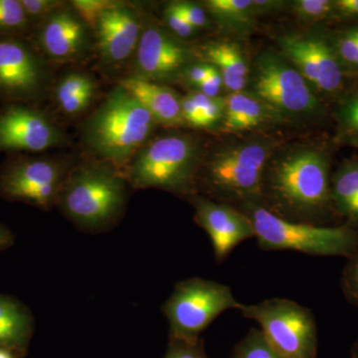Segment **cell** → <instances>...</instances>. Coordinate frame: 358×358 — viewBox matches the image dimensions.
Returning <instances> with one entry per match:
<instances>
[{"mask_svg":"<svg viewBox=\"0 0 358 358\" xmlns=\"http://www.w3.org/2000/svg\"><path fill=\"white\" fill-rule=\"evenodd\" d=\"M334 145L322 141L278 148L264 173L261 206L286 220L313 225L336 216L331 201Z\"/></svg>","mask_w":358,"mask_h":358,"instance_id":"obj_1","label":"cell"},{"mask_svg":"<svg viewBox=\"0 0 358 358\" xmlns=\"http://www.w3.org/2000/svg\"><path fill=\"white\" fill-rule=\"evenodd\" d=\"M282 145L275 136L254 133L217 145L202 159L197 192L202 189L208 199L235 207L261 205L266 166Z\"/></svg>","mask_w":358,"mask_h":358,"instance_id":"obj_2","label":"cell"},{"mask_svg":"<svg viewBox=\"0 0 358 358\" xmlns=\"http://www.w3.org/2000/svg\"><path fill=\"white\" fill-rule=\"evenodd\" d=\"M157 126L148 110L119 86L87 122L85 140L103 159L122 164L147 145Z\"/></svg>","mask_w":358,"mask_h":358,"instance_id":"obj_3","label":"cell"},{"mask_svg":"<svg viewBox=\"0 0 358 358\" xmlns=\"http://www.w3.org/2000/svg\"><path fill=\"white\" fill-rule=\"evenodd\" d=\"M203 152L199 138L171 134L148 141L129 167L136 188H157L178 195L197 194V179Z\"/></svg>","mask_w":358,"mask_h":358,"instance_id":"obj_4","label":"cell"},{"mask_svg":"<svg viewBox=\"0 0 358 358\" xmlns=\"http://www.w3.org/2000/svg\"><path fill=\"white\" fill-rule=\"evenodd\" d=\"M237 208L251 221L257 242L263 251L289 250L308 255L348 259L358 249V230L346 223L322 226L294 222L251 202Z\"/></svg>","mask_w":358,"mask_h":358,"instance_id":"obj_5","label":"cell"},{"mask_svg":"<svg viewBox=\"0 0 358 358\" xmlns=\"http://www.w3.org/2000/svg\"><path fill=\"white\" fill-rule=\"evenodd\" d=\"M249 87L287 124L320 122L329 115L305 78L279 52L265 50L257 56L251 65Z\"/></svg>","mask_w":358,"mask_h":358,"instance_id":"obj_6","label":"cell"},{"mask_svg":"<svg viewBox=\"0 0 358 358\" xmlns=\"http://www.w3.org/2000/svg\"><path fill=\"white\" fill-rule=\"evenodd\" d=\"M58 201L80 227L102 229L122 211L126 185L109 167H82L66 179Z\"/></svg>","mask_w":358,"mask_h":358,"instance_id":"obj_7","label":"cell"},{"mask_svg":"<svg viewBox=\"0 0 358 358\" xmlns=\"http://www.w3.org/2000/svg\"><path fill=\"white\" fill-rule=\"evenodd\" d=\"M241 306L230 287L212 280L192 278L178 282L162 312L169 324V339L196 343L221 313Z\"/></svg>","mask_w":358,"mask_h":358,"instance_id":"obj_8","label":"cell"},{"mask_svg":"<svg viewBox=\"0 0 358 358\" xmlns=\"http://www.w3.org/2000/svg\"><path fill=\"white\" fill-rule=\"evenodd\" d=\"M244 317L255 320L264 338L285 358H317V327L310 308L289 299L241 303Z\"/></svg>","mask_w":358,"mask_h":358,"instance_id":"obj_9","label":"cell"},{"mask_svg":"<svg viewBox=\"0 0 358 358\" xmlns=\"http://www.w3.org/2000/svg\"><path fill=\"white\" fill-rule=\"evenodd\" d=\"M282 57L305 78L319 98L334 103L350 85L336 57L329 32L287 33L277 37Z\"/></svg>","mask_w":358,"mask_h":358,"instance_id":"obj_10","label":"cell"},{"mask_svg":"<svg viewBox=\"0 0 358 358\" xmlns=\"http://www.w3.org/2000/svg\"><path fill=\"white\" fill-rule=\"evenodd\" d=\"M136 51V77L157 84L178 79L195 62V52L189 46L157 25L143 30Z\"/></svg>","mask_w":358,"mask_h":358,"instance_id":"obj_11","label":"cell"},{"mask_svg":"<svg viewBox=\"0 0 358 358\" xmlns=\"http://www.w3.org/2000/svg\"><path fill=\"white\" fill-rule=\"evenodd\" d=\"M66 179L64 167L55 160L29 159L8 169L0 187L6 196L48 208L57 201Z\"/></svg>","mask_w":358,"mask_h":358,"instance_id":"obj_12","label":"cell"},{"mask_svg":"<svg viewBox=\"0 0 358 358\" xmlns=\"http://www.w3.org/2000/svg\"><path fill=\"white\" fill-rule=\"evenodd\" d=\"M195 221L210 237L214 257L222 263L245 240L255 237V231L246 215L232 205L221 203L196 194L190 197Z\"/></svg>","mask_w":358,"mask_h":358,"instance_id":"obj_13","label":"cell"},{"mask_svg":"<svg viewBox=\"0 0 358 358\" xmlns=\"http://www.w3.org/2000/svg\"><path fill=\"white\" fill-rule=\"evenodd\" d=\"M63 141L60 129L37 110L13 106L0 113V150L41 152Z\"/></svg>","mask_w":358,"mask_h":358,"instance_id":"obj_14","label":"cell"},{"mask_svg":"<svg viewBox=\"0 0 358 358\" xmlns=\"http://www.w3.org/2000/svg\"><path fill=\"white\" fill-rule=\"evenodd\" d=\"M96 30L99 51L110 64H119L131 57L143 32L133 9L117 2L103 13Z\"/></svg>","mask_w":358,"mask_h":358,"instance_id":"obj_15","label":"cell"},{"mask_svg":"<svg viewBox=\"0 0 358 358\" xmlns=\"http://www.w3.org/2000/svg\"><path fill=\"white\" fill-rule=\"evenodd\" d=\"M225 112L218 131L225 134L259 133L287 124L267 103L249 90L226 94Z\"/></svg>","mask_w":358,"mask_h":358,"instance_id":"obj_16","label":"cell"},{"mask_svg":"<svg viewBox=\"0 0 358 358\" xmlns=\"http://www.w3.org/2000/svg\"><path fill=\"white\" fill-rule=\"evenodd\" d=\"M42 69L25 45L14 40L0 41V90L11 95H28L39 88Z\"/></svg>","mask_w":358,"mask_h":358,"instance_id":"obj_17","label":"cell"},{"mask_svg":"<svg viewBox=\"0 0 358 358\" xmlns=\"http://www.w3.org/2000/svg\"><path fill=\"white\" fill-rule=\"evenodd\" d=\"M120 86L148 110L157 124L169 128L186 126L181 96L173 89L136 76L122 80Z\"/></svg>","mask_w":358,"mask_h":358,"instance_id":"obj_18","label":"cell"},{"mask_svg":"<svg viewBox=\"0 0 358 358\" xmlns=\"http://www.w3.org/2000/svg\"><path fill=\"white\" fill-rule=\"evenodd\" d=\"M86 26L75 14L59 10L52 14L42 28L40 43L44 51L56 60L76 57L86 43Z\"/></svg>","mask_w":358,"mask_h":358,"instance_id":"obj_19","label":"cell"},{"mask_svg":"<svg viewBox=\"0 0 358 358\" xmlns=\"http://www.w3.org/2000/svg\"><path fill=\"white\" fill-rule=\"evenodd\" d=\"M203 62L213 65L223 78L227 94L247 90L251 77L246 53L236 42L220 40L207 43L202 47Z\"/></svg>","mask_w":358,"mask_h":358,"instance_id":"obj_20","label":"cell"},{"mask_svg":"<svg viewBox=\"0 0 358 358\" xmlns=\"http://www.w3.org/2000/svg\"><path fill=\"white\" fill-rule=\"evenodd\" d=\"M334 213L358 230V157L345 159L331 176Z\"/></svg>","mask_w":358,"mask_h":358,"instance_id":"obj_21","label":"cell"},{"mask_svg":"<svg viewBox=\"0 0 358 358\" xmlns=\"http://www.w3.org/2000/svg\"><path fill=\"white\" fill-rule=\"evenodd\" d=\"M207 13L222 31L248 35L255 27L254 0H207Z\"/></svg>","mask_w":358,"mask_h":358,"instance_id":"obj_22","label":"cell"},{"mask_svg":"<svg viewBox=\"0 0 358 358\" xmlns=\"http://www.w3.org/2000/svg\"><path fill=\"white\" fill-rule=\"evenodd\" d=\"M181 106L186 126L217 131L220 128L225 112L224 96L210 98L192 90L181 96Z\"/></svg>","mask_w":358,"mask_h":358,"instance_id":"obj_23","label":"cell"},{"mask_svg":"<svg viewBox=\"0 0 358 358\" xmlns=\"http://www.w3.org/2000/svg\"><path fill=\"white\" fill-rule=\"evenodd\" d=\"M96 85L89 75L71 73L61 80L56 89L59 108L69 115L81 114L95 96Z\"/></svg>","mask_w":358,"mask_h":358,"instance_id":"obj_24","label":"cell"},{"mask_svg":"<svg viewBox=\"0 0 358 358\" xmlns=\"http://www.w3.org/2000/svg\"><path fill=\"white\" fill-rule=\"evenodd\" d=\"M331 117L336 122L334 143L358 148V81L339 96Z\"/></svg>","mask_w":358,"mask_h":358,"instance_id":"obj_25","label":"cell"},{"mask_svg":"<svg viewBox=\"0 0 358 358\" xmlns=\"http://www.w3.org/2000/svg\"><path fill=\"white\" fill-rule=\"evenodd\" d=\"M339 63L348 77H358V23L329 32Z\"/></svg>","mask_w":358,"mask_h":358,"instance_id":"obj_26","label":"cell"},{"mask_svg":"<svg viewBox=\"0 0 358 358\" xmlns=\"http://www.w3.org/2000/svg\"><path fill=\"white\" fill-rule=\"evenodd\" d=\"M289 6L294 15L306 24L331 22L333 18L334 0H294Z\"/></svg>","mask_w":358,"mask_h":358,"instance_id":"obj_27","label":"cell"},{"mask_svg":"<svg viewBox=\"0 0 358 358\" xmlns=\"http://www.w3.org/2000/svg\"><path fill=\"white\" fill-rule=\"evenodd\" d=\"M231 358H285L271 346L260 329H251L233 348Z\"/></svg>","mask_w":358,"mask_h":358,"instance_id":"obj_28","label":"cell"},{"mask_svg":"<svg viewBox=\"0 0 358 358\" xmlns=\"http://www.w3.org/2000/svg\"><path fill=\"white\" fill-rule=\"evenodd\" d=\"M31 317L20 301L0 294V327L31 329Z\"/></svg>","mask_w":358,"mask_h":358,"instance_id":"obj_29","label":"cell"},{"mask_svg":"<svg viewBox=\"0 0 358 358\" xmlns=\"http://www.w3.org/2000/svg\"><path fill=\"white\" fill-rule=\"evenodd\" d=\"M114 3L109 0H75L72 6L82 22L96 29L101 16Z\"/></svg>","mask_w":358,"mask_h":358,"instance_id":"obj_30","label":"cell"},{"mask_svg":"<svg viewBox=\"0 0 358 358\" xmlns=\"http://www.w3.org/2000/svg\"><path fill=\"white\" fill-rule=\"evenodd\" d=\"M346 260L341 273V292L350 305L358 308V249Z\"/></svg>","mask_w":358,"mask_h":358,"instance_id":"obj_31","label":"cell"},{"mask_svg":"<svg viewBox=\"0 0 358 358\" xmlns=\"http://www.w3.org/2000/svg\"><path fill=\"white\" fill-rule=\"evenodd\" d=\"M27 20L24 8L17 0H0V28H20Z\"/></svg>","mask_w":358,"mask_h":358,"instance_id":"obj_32","label":"cell"},{"mask_svg":"<svg viewBox=\"0 0 358 358\" xmlns=\"http://www.w3.org/2000/svg\"><path fill=\"white\" fill-rule=\"evenodd\" d=\"M171 4L195 29H204L210 24V18L204 6L189 1H174Z\"/></svg>","mask_w":358,"mask_h":358,"instance_id":"obj_33","label":"cell"},{"mask_svg":"<svg viewBox=\"0 0 358 358\" xmlns=\"http://www.w3.org/2000/svg\"><path fill=\"white\" fill-rule=\"evenodd\" d=\"M164 20L166 25L171 30V34L178 37V39L185 40L190 38L197 31L180 13L174 8L173 4L169 3L164 9Z\"/></svg>","mask_w":358,"mask_h":358,"instance_id":"obj_34","label":"cell"},{"mask_svg":"<svg viewBox=\"0 0 358 358\" xmlns=\"http://www.w3.org/2000/svg\"><path fill=\"white\" fill-rule=\"evenodd\" d=\"M164 358H207V357L204 352L203 341L201 339L196 343L169 339V348Z\"/></svg>","mask_w":358,"mask_h":358,"instance_id":"obj_35","label":"cell"},{"mask_svg":"<svg viewBox=\"0 0 358 358\" xmlns=\"http://www.w3.org/2000/svg\"><path fill=\"white\" fill-rule=\"evenodd\" d=\"M331 22L358 23V0H334Z\"/></svg>","mask_w":358,"mask_h":358,"instance_id":"obj_36","label":"cell"},{"mask_svg":"<svg viewBox=\"0 0 358 358\" xmlns=\"http://www.w3.org/2000/svg\"><path fill=\"white\" fill-rule=\"evenodd\" d=\"M213 68V65L203 62V61L202 62L192 63V64L186 67L185 70L183 71L180 79H182V81L186 85L195 90L199 84H201L208 77Z\"/></svg>","mask_w":358,"mask_h":358,"instance_id":"obj_37","label":"cell"},{"mask_svg":"<svg viewBox=\"0 0 358 358\" xmlns=\"http://www.w3.org/2000/svg\"><path fill=\"white\" fill-rule=\"evenodd\" d=\"M195 91H199V93L210 96V98L222 96V92L225 91V86H224L223 78L219 71L214 67L208 77L196 87Z\"/></svg>","mask_w":358,"mask_h":358,"instance_id":"obj_38","label":"cell"},{"mask_svg":"<svg viewBox=\"0 0 358 358\" xmlns=\"http://www.w3.org/2000/svg\"><path fill=\"white\" fill-rule=\"evenodd\" d=\"M23 8L26 15L31 17H41L55 10L61 2L53 0H22Z\"/></svg>","mask_w":358,"mask_h":358,"instance_id":"obj_39","label":"cell"},{"mask_svg":"<svg viewBox=\"0 0 358 358\" xmlns=\"http://www.w3.org/2000/svg\"><path fill=\"white\" fill-rule=\"evenodd\" d=\"M289 2L281 1V0H254V7L257 16L262 14L279 13L282 10Z\"/></svg>","mask_w":358,"mask_h":358,"instance_id":"obj_40","label":"cell"},{"mask_svg":"<svg viewBox=\"0 0 358 358\" xmlns=\"http://www.w3.org/2000/svg\"><path fill=\"white\" fill-rule=\"evenodd\" d=\"M13 235L4 226L0 225V251L8 248L13 244Z\"/></svg>","mask_w":358,"mask_h":358,"instance_id":"obj_41","label":"cell"},{"mask_svg":"<svg viewBox=\"0 0 358 358\" xmlns=\"http://www.w3.org/2000/svg\"><path fill=\"white\" fill-rule=\"evenodd\" d=\"M0 358H14L13 353L9 352V350H6V348H0Z\"/></svg>","mask_w":358,"mask_h":358,"instance_id":"obj_42","label":"cell"},{"mask_svg":"<svg viewBox=\"0 0 358 358\" xmlns=\"http://www.w3.org/2000/svg\"><path fill=\"white\" fill-rule=\"evenodd\" d=\"M353 358H358V338L357 343H355V346H353Z\"/></svg>","mask_w":358,"mask_h":358,"instance_id":"obj_43","label":"cell"}]
</instances>
